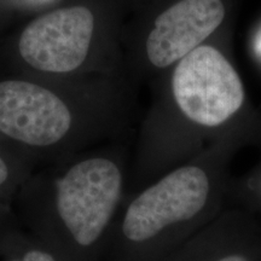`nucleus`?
<instances>
[{
	"label": "nucleus",
	"mask_w": 261,
	"mask_h": 261,
	"mask_svg": "<svg viewBox=\"0 0 261 261\" xmlns=\"http://www.w3.org/2000/svg\"><path fill=\"white\" fill-rule=\"evenodd\" d=\"M179 109L202 126H219L244 102L243 84L223 54L198 46L179 61L172 76Z\"/></svg>",
	"instance_id": "3"
},
{
	"label": "nucleus",
	"mask_w": 261,
	"mask_h": 261,
	"mask_svg": "<svg viewBox=\"0 0 261 261\" xmlns=\"http://www.w3.org/2000/svg\"><path fill=\"white\" fill-rule=\"evenodd\" d=\"M218 261H248L246 257L241 256V255H228L226 257H223V259L218 260Z\"/></svg>",
	"instance_id": "10"
},
{
	"label": "nucleus",
	"mask_w": 261,
	"mask_h": 261,
	"mask_svg": "<svg viewBox=\"0 0 261 261\" xmlns=\"http://www.w3.org/2000/svg\"><path fill=\"white\" fill-rule=\"evenodd\" d=\"M102 128L77 96L29 79L0 81V139L38 168L84 151Z\"/></svg>",
	"instance_id": "2"
},
{
	"label": "nucleus",
	"mask_w": 261,
	"mask_h": 261,
	"mask_svg": "<svg viewBox=\"0 0 261 261\" xmlns=\"http://www.w3.org/2000/svg\"><path fill=\"white\" fill-rule=\"evenodd\" d=\"M221 0H179L156 18L145 42L146 57L167 68L195 50L223 23Z\"/></svg>",
	"instance_id": "6"
},
{
	"label": "nucleus",
	"mask_w": 261,
	"mask_h": 261,
	"mask_svg": "<svg viewBox=\"0 0 261 261\" xmlns=\"http://www.w3.org/2000/svg\"><path fill=\"white\" fill-rule=\"evenodd\" d=\"M123 173L115 159L76 152L35 168L22 184L12 210L22 227L58 259L93 249L119 207Z\"/></svg>",
	"instance_id": "1"
},
{
	"label": "nucleus",
	"mask_w": 261,
	"mask_h": 261,
	"mask_svg": "<svg viewBox=\"0 0 261 261\" xmlns=\"http://www.w3.org/2000/svg\"><path fill=\"white\" fill-rule=\"evenodd\" d=\"M19 226L22 225L19 224L12 205L0 204V244H4L6 237Z\"/></svg>",
	"instance_id": "9"
},
{
	"label": "nucleus",
	"mask_w": 261,
	"mask_h": 261,
	"mask_svg": "<svg viewBox=\"0 0 261 261\" xmlns=\"http://www.w3.org/2000/svg\"><path fill=\"white\" fill-rule=\"evenodd\" d=\"M93 32L94 18L87 8L56 10L24 29L18 39V56L39 74L67 76L86 64Z\"/></svg>",
	"instance_id": "5"
},
{
	"label": "nucleus",
	"mask_w": 261,
	"mask_h": 261,
	"mask_svg": "<svg viewBox=\"0 0 261 261\" xmlns=\"http://www.w3.org/2000/svg\"><path fill=\"white\" fill-rule=\"evenodd\" d=\"M22 242H23L24 249L21 253L16 254L9 261H61L55 255V253L51 252L38 238L37 242L32 243L31 237L24 236V233H22Z\"/></svg>",
	"instance_id": "8"
},
{
	"label": "nucleus",
	"mask_w": 261,
	"mask_h": 261,
	"mask_svg": "<svg viewBox=\"0 0 261 261\" xmlns=\"http://www.w3.org/2000/svg\"><path fill=\"white\" fill-rule=\"evenodd\" d=\"M210 194V180L201 168L175 169L146 188L127 205L120 232L126 242L152 241L173 224L194 218Z\"/></svg>",
	"instance_id": "4"
},
{
	"label": "nucleus",
	"mask_w": 261,
	"mask_h": 261,
	"mask_svg": "<svg viewBox=\"0 0 261 261\" xmlns=\"http://www.w3.org/2000/svg\"><path fill=\"white\" fill-rule=\"evenodd\" d=\"M35 166L0 139V204L12 205L16 195Z\"/></svg>",
	"instance_id": "7"
}]
</instances>
